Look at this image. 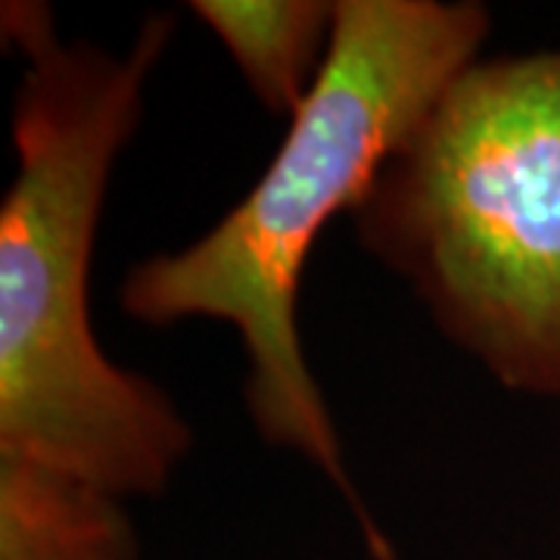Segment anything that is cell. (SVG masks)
<instances>
[{
	"label": "cell",
	"mask_w": 560,
	"mask_h": 560,
	"mask_svg": "<svg viewBox=\"0 0 560 560\" xmlns=\"http://www.w3.org/2000/svg\"><path fill=\"white\" fill-rule=\"evenodd\" d=\"M352 219L508 389L560 396V50L464 69Z\"/></svg>",
	"instance_id": "cell-3"
},
{
	"label": "cell",
	"mask_w": 560,
	"mask_h": 560,
	"mask_svg": "<svg viewBox=\"0 0 560 560\" xmlns=\"http://www.w3.org/2000/svg\"><path fill=\"white\" fill-rule=\"evenodd\" d=\"M200 16L249 81L268 113H300L318 81L337 7L320 0H194Z\"/></svg>",
	"instance_id": "cell-5"
},
{
	"label": "cell",
	"mask_w": 560,
	"mask_h": 560,
	"mask_svg": "<svg viewBox=\"0 0 560 560\" xmlns=\"http://www.w3.org/2000/svg\"><path fill=\"white\" fill-rule=\"evenodd\" d=\"M330 47L278 156L224 219L178 256L131 268L121 308L147 324L219 318L243 334L246 399L268 442L337 482L377 560H396L346 477L334 420L305 368L296 293L324 224L355 212L489 32L480 3L340 0Z\"/></svg>",
	"instance_id": "cell-2"
},
{
	"label": "cell",
	"mask_w": 560,
	"mask_h": 560,
	"mask_svg": "<svg viewBox=\"0 0 560 560\" xmlns=\"http://www.w3.org/2000/svg\"><path fill=\"white\" fill-rule=\"evenodd\" d=\"M0 560H138V536L109 489L0 452Z\"/></svg>",
	"instance_id": "cell-4"
},
{
	"label": "cell",
	"mask_w": 560,
	"mask_h": 560,
	"mask_svg": "<svg viewBox=\"0 0 560 560\" xmlns=\"http://www.w3.org/2000/svg\"><path fill=\"white\" fill-rule=\"evenodd\" d=\"M0 25L28 60L13 113L20 168L0 206V452L119 499L156 495L190 427L162 389L97 349L88 275L106 180L175 20L143 22L125 60L60 44L47 3L7 0Z\"/></svg>",
	"instance_id": "cell-1"
}]
</instances>
